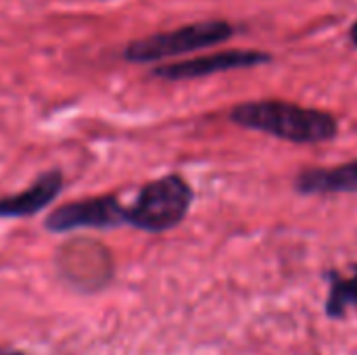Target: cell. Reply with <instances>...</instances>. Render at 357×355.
<instances>
[{"mask_svg": "<svg viewBox=\"0 0 357 355\" xmlns=\"http://www.w3.org/2000/svg\"><path fill=\"white\" fill-rule=\"evenodd\" d=\"M230 121L295 144H318L339 134V121L333 113L276 98L241 103L230 111Z\"/></svg>", "mask_w": 357, "mask_h": 355, "instance_id": "cell-1", "label": "cell"}, {"mask_svg": "<svg viewBox=\"0 0 357 355\" xmlns=\"http://www.w3.org/2000/svg\"><path fill=\"white\" fill-rule=\"evenodd\" d=\"M236 33V27L226 19H205L180 25L169 31H157L138 40H132L123 48L128 63H159L165 59L184 56L215 44L228 42Z\"/></svg>", "mask_w": 357, "mask_h": 355, "instance_id": "cell-2", "label": "cell"}, {"mask_svg": "<svg viewBox=\"0 0 357 355\" xmlns=\"http://www.w3.org/2000/svg\"><path fill=\"white\" fill-rule=\"evenodd\" d=\"M192 199V186L180 174L151 180L138 190L134 203L126 207L128 226L151 234L167 232L184 222Z\"/></svg>", "mask_w": 357, "mask_h": 355, "instance_id": "cell-3", "label": "cell"}, {"mask_svg": "<svg viewBox=\"0 0 357 355\" xmlns=\"http://www.w3.org/2000/svg\"><path fill=\"white\" fill-rule=\"evenodd\" d=\"M128 226L126 207L115 195H96L88 199H77L52 209L44 222V228L54 234H65L82 228L109 230Z\"/></svg>", "mask_w": 357, "mask_h": 355, "instance_id": "cell-4", "label": "cell"}, {"mask_svg": "<svg viewBox=\"0 0 357 355\" xmlns=\"http://www.w3.org/2000/svg\"><path fill=\"white\" fill-rule=\"evenodd\" d=\"M274 56L264 50H253V48H230V50H220L186 61H176V63H161L151 69L153 77L167 80V82H182V80H199L215 73H226L234 69H251L257 65H268L272 63Z\"/></svg>", "mask_w": 357, "mask_h": 355, "instance_id": "cell-5", "label": "cell"}, {"mask_svg": "<svg viewBox=\"0 0 357 355\" xmlns=\"http://www.w3.org/2000/svg\"><path fill=\"white\" fill-rule=\"evenodd\" d=\"M63 186H65L63 172L46 169L25 190L0 197V218L2 220L33 218L56 201V197L63 192Z\"/></svg>", "mask_w": 357, "mask_h": 355, "instance_id": "cell-6", "label": "cell"}, {"mask_svg": "<svg viewBox=\"0 0 357 355\" xmlns=\"http://www.w3.org/2000/svg\"><path fill=\"white\" fill-rule=\"evenodd\" d=\"M295 188L301 195L357 192V161L335 165V167L303 169L295 180Z\"/></svg>", "mask_w": 357, "mask_h": 355, "instance_id": "cell-7", "label": "cell"}, {"mask_svg": "<svg viewBox=\"0 0 357 355\" xmlns=\"http://www.w3.org/2000/svg\"><path fill=\"white\" fill-rule=\"evenodd\" d=\"M331 293L326 299V314L331 318H343L349 310H357V266L351 276H343L339 272H328Z\"/></svg>", "mask_w": 357, "mask_h": 355, "instance_id": "cell-8", "label": "cell"}, {"mask_svg": "<svg viewBox=\"0 0 357 355\" xmlns=\"http://www.w3.org/2000/svg\"><path fill=\"white\" fill-rule=\"evenodd\" d=\"M349 40H351V44L357 48V21H354L351 27H349Z\"/></svg>", "mask_w": 357, "mask_h": 355, "instance_id": "cell-9", "label": "cell"}, {"mask_svg": "<svg viewBox=\"0 0 357 355\" xmlns=\"http://www.w3.org/2000/svg\"><path fill=\"white\" fill-rule=\"evenodd\" d=\"M0 355H25L21 349H10V347H0Z\"/></svg>", "mask_w": 357, "mask_h": 355, "instance_id": "cell-10", "label": "cell"}]
</instances>
